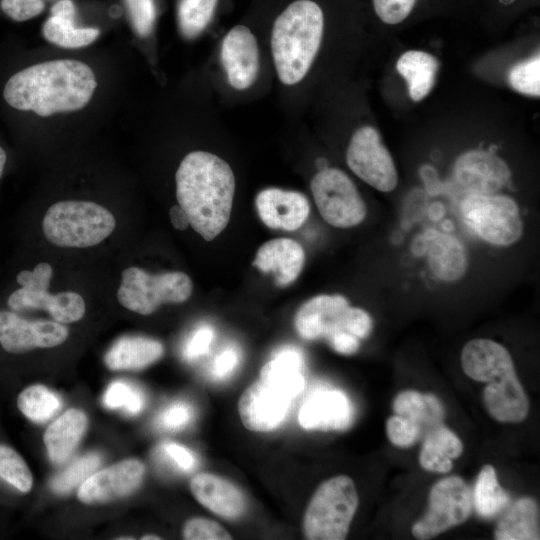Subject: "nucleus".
<instances>
[{
    "instance_id": "nucleus-11",
    "label": "nucleus",
    "mask_w": 540,
    "mask_h": 540,
    "mask_svg": "<svg viewBox=\"0 0 540 540\" xmlns=\"http://www.w3.org/2000/svg\"><path fill=\"white\" fill-rule=\"evenodd\" d=\"M310 187L317 209L328 224L350 228L364 220L366 205L353 181L343 171L321 169L312 178Z\"/></svg>"
},
{
    "instance_id": "nucleus-24",
    "label": "nucleus",
    "mask_w": 540,
    "mask_h": 540,
    "mask_svg": "<svg viewBox=\"0 0 540 540\" xmlns=\"http://www.w3.org/2000/svg\"><path fill=\"white\" fill-rule=\"evenodd\" d=\"M483 400L490 415L500 422H521L529 412L528 397L516 374L499 382H489L484 388Z\"/></svg>"
},
{
    "instance_id": "nucleus-15",
    "label": "nucleus",
    "mask_w": 540,
    "mask_h": 540,
    "mask_svg": "<svg viewBox=\"0 0 540 540\" xmlns=\"http://www.w3.org/2000/svg\"><path fill=\"white\" fill-rule=\"evenodd\" d=\"M456 182L469 194H496L511 178L507 163L499 156L471 150L458 157L454 165Z\"/></svg>"
},
{
    "instance_id": "nucleus-50",
    "label": "nucleus",
    "mask_w": 540,
    "mask_h": 540,
    "mask_svg": "<svg viewBox=\"0 0 540 540\" xmlns=\"http://www.w3.org/2000/svg\"><path fill=\"white\" fill-rule=\"evenodd\" d=\"M6 160H7L6 152H5L4 149L0 146V178L2 177V175H3V173H4V169H5V165H6Z\"/></svg>"
},
{
    "instance_id": "nucleus-21",
    "label": "nucleus",
    "mask_w": 540,
    "mask_h": 540,
    "mask_svg": "<svg viewBox=\"0 0 540 540\" xmlns=\"http://www.w3.org/2000/svg\"><path fill=\"white\" fill-rule=\"evenodd\" d=\"M304 262L305 252L297 241L290 238H275L259 247L253 266L263 273H272L275 284L285 287L298 278Z\"/></svg>"
},
{
    "instance_id": "nucleus-3",
    "label": "nucleus",
    "mask_w": 540,
    "mask_h": 540,
    "mask_svg": "<svg viewBox=\"0 0 540 540\" xmlns=\"http://www.w3.org/2000/svg\"><path fill=\"white\" fill-rule=\"evenodd\" d=\"M303 368L304 358L297 348L286 346L274 353L239 398V415L247 429L269 432L282 424L293 399L304 389Z\"/></svg>"
},
{
    "instance_id": "nucleus-4",
    "label": "nucleus",
    "mask_w": 540,
    "mask_h": 540,
    "mask_svg": "<svg viewBox=\"0 0 540 540\" xmlns=\"http://www.w3.org/2000/svg\"><path fill=\"white\" fill-rule=\"evenodd\" d=\"M323 29V11L312 0H296L276 18L271 50L283 84L294 85L305 77L320 48Z\"/></svg>"
},
{
    "instance_id": "nucleus-14",
    "label": "nucleus",
    "mask_w": 540,
    "mask_h": 540,
    "mask_svg": "<svg viewBox=\"0 0 540 540\" xmlns=\"http://www.w3.org/2000/svg\"><path fill=\"white\" fill-rule=\"evenodd\" d=\"M69 331L57 321H30L12 310H0V345L9 353L20 354L35 348L62 344Z\"/></svg>"
},
{
    "instance_id": "nucleus-6",
    "label": "nucleus",
    "mask_w": 540,
    "mask_h": 540,
    "mask_svg": "<svg viewBox=\"0 0 540 540\" xmlns=\"http://www.w3.org/2000/svg\"><path fill=\"white\" fill-rule=\"evenodd\" d=\"M358 506L351 478L339 475L324 481L313 494L303 517V534L309 540L345 539Z\"/></svg>"
},
{
    "instance_id": "nucleus-16",
    "label": "nucleus",
    "mask_w": 540,
    "mask_h": 540,
    "mask_svg": "<svg viewBox=\"0 0 540 540\" xmlns=\"http://www.w3.org/2000/svg\"><path fill=\"white\" fill-rule=\"evenodd\" d=\"M221 62L229 84L245 90L254 84L260 68L257 40L244 25L234 26L221 45Z\"/></svg>"
},
{
    "instance_id": "nucleus-39",
    "label": "nucleus",
    "mask_w": 540,
    "mask_h": 540,
    "mask_svg": "<svg viewBox=\"0 0 540 540\" xmlns=\"http://www.w3.org/2000/svg\"><path fill=\"white\" fill-rule=\"evenodd\" d=\"M125 3L134 31L141 37L148 36L156 19L154 0H125Z\"/></svg>"
},
{
    "instance_id": "nucleus-13",
    "label": "nucleus",
    "mask_w": 540,
    "mask_h": 540,
    "mask_svg": "<svg viewBox=\"0 0 540 540\" xmlns=\"http://www.w3.org/2000/svg\"><path fill=\"white\" fill-rule=\"evenodd\" d=\"M349 168L364 182L381 192H390L398 183L393 159L372 126L355 131L346 152Z\"/></svg>"
},
{
    "instance_id": "nucleus-43",
    "label": "nucleus",
    "mask_w": 540,
    "mask_h": 540,
    "mask_svg": "<svg viewBox=\"0 0 540 540\" xmlns=\"http://www.w3.org/2000/svg\"><path fill=\"white\" fill-rule=\"evenodd\" d=\"M2 11L12 20L23 22L30 20L43 11V0H1Z\"/></svg>"
},
{
    "instance_id": "nucleus-8",
    "label": "nucleus",
    "mask_w": 540,
    "mask_h": 540,
    "mask_svg": "<svg viewBox=\"0 0 540 540\" xmlns=\"http://www.w3.org/2000/svg\"><path fill=\"white\" fill-rule=\"evenodd\" d=\"M117 299L126 309L141 315L154 313L164 303H182L192 294L191 278L179 271L151 274L139 267L122 271Z\"/></svg>"
},
{
    "instance_id": "nucleus-29",
    "label": "nucleus",
    "mask_w": 540,
    "mask_h": 540,
    "mask_svg": "<svg viewBox=\"0 0 540 540\" xmlns=\"http://www.w3.org/2000/svg\"><path fill=\"white\" fill-rule=\"evenodd\" d=\"M463 452V445L454 432L443 424L430 430L424 437L419 455L421 467L430 472L447 473L452 460Z\"/></svg>"
},
{
    "instance_id": "nucleus-17",
    "label": "nucleus",
    "mask_w": 540,
    "mask_h": 540,
    "mask_svg": "<svg viewBox=\"0 0 540 540\" xmlns=\"http://www.w3.org/2000/svg\"><path fill=\"white\" fill-rule=\"evenodd\" d=\"M144 476V465L136 459H128L93 473L78 490L83 503H105L134 492Z\"/></svg>"
},
{
    "instance_id": "nucleus-9",
    "label": "nucleus",
    "mask_w": 540,
    "mask_h": 540,
    "mask_svg": "<svg viewBox=\"0 0 540 540\" xmlns=\"http://www.w3.org/2000/svg\"><path fill=\"white\" fill-rule=\"evenodd\" d=\"M53 269L47 262L38 263L32 270H22L16 275L19 287L7 298L10 310L40 309L47 311L59 323L79 321L85 314V301L76 292L51 294L48 288Z\"/></svg>"
},
{
    "instance_id": "nucleus-22",
    "label": "nucleus",
    "mask_w": 540,
    "mask_h": 540,
    "mask_svg": "<svg viewBox=\"0 0 540 540\" xmlns=\"http://www.w3.org/2000/svg\"><path fill=\"white\" fill-rule=\"evenodd\" d=\"M195 499L214 514L237 519L246 509L242 491L228 480L210 473L197 474L190 483Z\"/></svg>"
},
{
    "instance_id": "nucleus-38",
    "label": "nucleus",
    "mask_w": 540,
    "mask_h": 540,
    "mask_svg": "<svg viewBox=\"0 0 540 540\" xmlns=\"http://www.w3.org/2000/svg\"><path fill=\"white\" fill-rule=\"evenodd\" d=\"M511 87L519 93L539 97L540 56L539 54L516 64L508 76Z\"/></svg>"
},
{
    "instance_id": "nucleus-7",
    "label": "nucleus",
    "mask_w": 540,
    "mask_h": 540,
    "mask_svg": "<svg viewBox=\"0 0 540 540\" xmlns=\"http://www.w3.org/2000/svg\"><path fill=\"white\" fill-rule=\"evenodd\" d=\"M297 333L305 340L325 338L340 333L365 338L372 329V319L363 309L351 307L341 295H318L306 301L294 318Z\"/></svg>"
},
{
    "instance_id": "nucleus-5",
    "label": "nucleus",
    "mask_w": 540,
    "mask_h": 540,
    "mask_svg": "<svg viewBox=\"0 0 540 540\" xmlns=\"http://www.w3.org/2000/svg\"><path fill=\"white\" fill-rule=\"evenodd\" d=\"M115 226L116 220L108 209L83 200H65L52 204L42 221L46 239L67 248L95 246L109 237Z\"/></svg>"
},
{
    "instance_id": "nucleus-42",
    "label": "nucleus",
    "mask_w": 540,
    "mask_h": 540,
    "mask_svg": "<svg viewBox=\"0 0 540 540\" xmlns=\"http://www.w3.org/2000/svg\"><path fill=\"white\" fill-rule=\"evenodd\" d=\"M386 433L392 444L402 448L410 447L423 438L418 428L398 415L387 419Z\"/></svg>"
},
{
    "instance_id": "nucleus-18",
    "label": "nucleus",
    "mask_w": 540,
    "mask_h": 540,
    "mask_svg": "<svg viewBox=\"0 0 540 540\" xmlns=\"http://www.w3.org/2000/svg\"><path fill=\"white\" fill-rule=\"evenodd\" d=\"M255 207L267 227L283 231L299 229L310 213V204L304 194L273 187L256 195Z\"/></svg>"
},
{
    "instance_id": "nucleus-27",
    "label": "nucleus",
    "mask_w": 540,
    "mask_h": 540,
    "mask_svg": "<svg viewBox=\"0 0 540 540\" xmlns=\"http://www.w3.org/2000/svg\"><path fill=\"white\" fill-rule=\"evenodd\" d=\"M392 408L398 415L418 428L423 436L443 424L444 408L439 399L430 393L405 390L396 395Z\"/></svg>"
},
{
    "instance_id": "nucleus-35",
    "label": "nucleus",
    "mask_w": 540,
    "mask_h": 540,
    "mask_svg": "<svg viewBox=\"0 0 540 540\" xmlns=\"http://www.w3.org/2000/svg\"><path fill=\"white\" fill-rule=\"evenodd\" d=\"M101 461V455L94 452L78 458L65 470L51 479V489L57 494L71 492L97 470Z\"/></svg>"
},
{
    "instance_id": "nucleus-26",
    "label": "nucleus",
    "mask_w": 540,
    "mask_h": 540,
    "mask_svg": "<svg viewBox=\"0 0 540 540\" xmlns=\"http://www.w3.org/2000/svg\"><path fill=\"white\" fill-rule=\"evenodd\" d=\"M163 352V345L155 339L126 336L110 347L105 363L111 370H139L156 362Z\"/></svg>"
},
{
    "instance_id": "nucleus-31",
    "label": "nucleus",
    "mask_w": 540,
    "mask_h": 540,
    "mask_svg": "<svg viewBox=\"0 0 540 540\" xmlns=\"http://www.w3.org/2000/svg\"><path fill=\"white\" fill-rule=\"evenodd\" d=\"M494 537L497 540H538L539 508L531 497L518 499L499 520Z\"/></svg>"
},
{
    "instance_id": "nucleus-23",
    "label": "nucleus",
    "mask_w": 540,
    "mask_h": 540,
    "mask_svg": "<svg viewBox=\"0 0 540 540\" xmlns=\"http://www.w3.org/2000/svg\"><path fill=\"white\" fill-rule=\"evenodd\" d=\"M75 6L72 0H59L51 8V15L42 27L43 37L61 48L76 49L92 44L99 36L96 28L74 24Z\"/></svg>"
},
{
    "instance_id": "nucleus-19",
    "label": "nucleus",
    "mask_w": 540,
    "mask_h": 540,
    "mask_svg": "<svg viewBox=\"0 0 540 540\" xmlns=\"http://www.w3.org/2000/svg\"><path fill=\"white\" fill-rule=\"evenodd\" d=\"M354 410L347 395L338 389L315 391L299 411L298 421L306 430H346Z\"/></svg>"
},
{
    "instance_id": "nucleus-40",
    "label": "nucleus",
    "mask_w": 540,
    "mask_h": 540,
    "mask_svg": "<svg viewBox=\"0 0 540 540\" xmlns=\"http://www.w3.org/2000/svg\"><path fill=\"white\" fill-rule=\"evenodd\" d=\"M187 540H229L231 535L217 522L205 518H192L183 528Z\"/></svg>"
},
{
    "instance_id": "nucleus-44",
    "label": "nucleus",
    "mask_w": 540,
    "mask_h": 540,
    "mask_svg": "<svg viewBox=\"0 0 540 540\" xmlns=\"http://www.w3.org/2000/svg\"><path fill=\"white\" fill-rule=\"evenodd\" d=\"M193 417L191 406L185 402H175L158 417V425L166 430H178L186 426Z\"/></svg>"
},
{
    "instance_id": "nucleus-28",
    "label": "nucleus",
    "mask_w": 540,
    "mask_h": 540,
    "mask_svg": "<svg viewBox=\"0 0 540 540\" xmlns=\"http://www.w3.org/2000/svg\"><path fill=\"white\" fill-rule=\"evenodd\" d=\"M428 265L445 282H454L466 272L468 261L464 246L455 237L436 234L427 246Z\"/></svg>"
},
{
    "instance_id": "nucleus-30",
    "label": "nucleus",
    "mask_w": 540,
    "mask_h": 540,
    "mask_svg": "<svg viewBox=\"0 0 540 540\" xmlns=\"http://www.w3.org/2000/svg\"><path fill=\"white\" fill-rule=\"evenodd\" d=\"M396 68L407 82L409 96L418 102L431 92L439 70V61L427 52L410 50L399 57Z\"/></svg>"
},
{
    "instance_id": "nucleus-51",
    "label": "nucleus",
    "mask_w": 540,
    "mask_h": 540,
    "mask_svg": "<svg viewBox=\"0 0 540 540\" xmlns=\"http://www.w3.org/2000/svg\"><path fill=\"white\" fill-rule=\"evenodd\" d=\"M141 539H143V540H152V539L158 540V539H160V537L155 536V535H146V536H143Z\"/></svg>"
},
{
    "instance_id": "nucleus-37",
    "label": "nucleus",
    "mask_w": 540,
    "mask_h": 540,
    "mask_svg": "<svg viewBox=\"0 0 540 540\" xmlns=\"http://www.w3.org/2000/svg\"><path fill=\"white\" fill-rule=\"evenodd\" d=\"M102 401L109 409H121L128 415H137L144 408L145 396L131 383L114 381L106 389Z\"/></svg>"
},
{
    "instance_id": "nucleus-48",
    "label": "nucleus",
    "mask_w": 540,
    "mask_h": 540,
    "mask_svg": "<svg viewBox=\"0 0 540 540\" xmlns=\"http://www.w3.org/2000/svg\"><path fill=\"white\" fill-rule=\"evenodd\" d=\"M328 343L336 352L345 355L353 354L359 349V338L347 332L331 337Z\"/></svg>"
},
{
    "instance_id": "nucleus-34",
    "label": "nucleus",
    "mask_w": 540,
    "mask_h": 540,
    "mask_svg": "<svg viewBox=\"0 0 540 540\" xmlns=\"http://www.w3.org/2000/svg\"><path fill=\"white\" fill-rule=\"evenodd\" d=\"M217 0H182L178 8V22L187 39L197 37L209 24Z\"/></svg>"
},
{
    "instance_id": "nucleus-1",
    "label": "nucleus",
    "mask_w": 540,
    "mask_h": 540,
    "mask_svg": "<svg viewBox=\"0 0 540 540\" xmlns=\"http://www.w3.org/2000/svg\"><path fill=\"white\" fill-rule=\"evenodd\" d=\"M96 88L91 67L74 59H58L13 74L4 86L3 97L14 109L48 117L83 109Z\"/></svg>"
},
{
    "instance_id": "nucleus-10",
    "label": "nucleus",
    "mask_w": 540,
    "mask_h": 540,
    "mask_svg": "<svg viewBox=\"0 0 540 540\" xmlns=\"http://www.w3.org/2000/svg\"><path fill=\"white\" fill-rule=\"evenodd\" d=\"M464 223L484 241L506 246L518 241L523 224L517 203L500 194H469L461 204Z\"/></svg>"
},
{
    "instance_id": "nucleus-36",
    "label": "nucleus",
    "mask_w": 540,
    "mask_h": 540,
    "mask_svg": "<svg viewBox=\"0 0 540 540\" xmlns=\"http://www.w3.org/2000/svg\"><path fill=\"white\" fill-rule=\"evenodd\" d=\"M0 478L22 493L33 485V477L23 458L11 447L0 444Z\"/></svg>"
},
{
    "instance_id": "nucleus-12",
    "label": "nucleus",
    "mask_w": 540,
    "mask_h": 540,
    "mask_svg": "<svg viewBox=\"0 0 540 540\" xmlns=\"http://www.w3.org/2000/svg\"><path fill=\"white\" fill-rule=\"evenodd\" d=\"M472 493L459 476L439 480L431 488L424 516L412 527L415 538L431 539L465 522L472 512Z\"/></svg>"
},
{
    "instance_id": "nucleus-32",
    "label": "nucleus",
    "mask_w": 540,
    "mask_h": 540,
    "mask_svg": "<svg viewBox=\"0 0 540 540\" xmlns=\"http://www.w3.org/2000/svg\"><path fill=\"white\" fill-rule=\"evenodd\" d=\"M510 497L500 486L496 471L490 464L480 470L472 496V502L479 516L492 518L509 504Z\"/></svg>"
},
{
    "instance_id": "nucleus-49",
    "label": "nucleus",
    "mask_w": 540,
    "mask_h": 540,
    "mask_svg": "<svg viewBox=\"0 0 540 540\" xmlns=\"http://www.w3.org/2000/svg\"><path fill=\"white\" fill-rule=\"evenodd\" d=\"M169 218L172 226L177 230L184 231L190 225L188 215L179 205H174L170 208Z\"/></svg>"
},
{
    "instance_id": "nucleus-45",
    "label": "nucleus",
    "mask_w": 540,
    "mask_h": 540,
    "mask_svg": "<svg viewBox=\"0 0 540 540\" xmlns=\"http://www.w3.org/2000/svg\"><path fill=\"white\" fill-rule=\"evenodd\" d=\"M214 339V330L208 325L197 328L183 347V356L192 361L205 354Z\"/></svg>"
},
{
    "instance_id": "nucleus-2",
    "label": "nucleus",
    "mask_w": 540,
    "mask_h": 540,
    "mask_svg": "<svg viewBox=\"0 0 540 540\" xmlns=\"http://www.w3.org/2000/svg\"><path fill=\"white\" fill-rule=\"evenodd\" d=\"M178 205L190 226L206 241L228 225L236 180L230 165L206 151L188 153L175 174Z\"/></svg>"
},
{
    "instance_id": "nucleus-33",
    "label": "nucleus",
    "mask_w": 540,
    "mask_h": 540,
    "mask_svg": "<svg viewBox=\"0 0 540 540\" xmlns=\"http://www.w3.org/2000/svg\"><path fill=\"white\" fill-rule=\"evenodd\" d=\"M17 405L28 419L35 423H44L61 409L62 402L58 395L47 387L35 384L19 394Z\"/></svg>"
},
{
    "instance_id": "nucleus-41",
    "label": "nucleus",
    "mask_w": 540,
    "mask_h": 540,
    "mask_svg": "<svg viewBox=\"0 0 540 540\" xmlns=\"http://www.w3.org/2000/svg\"><path fill=\"white\" fill-rule=\"evenodd\" d=\"M417 0H372L378 18L388 25L403 22L413 11Z\"/></svg>"
},
{
    "instance_id": "nucleus-20",
    "label": "nucleus",
    "mask_w": 540,
    "mask_h": 540,
    "mask_svg": "<svg viewBox=\"0 0 540 540\" xmlns=\"http://www.w3.org/2000/svg\"><path fill=\"white\" fill-rule=\"evenodd\" d=\"M461 365L467 376L479 382H499L516 374L509 352L490 339H473L463 348Z\"/></svg>"
},
{
    "instance_id": "nucleus-47",
    "label": "nucleus",
    "mask_w": 540,
    "mask_h": 540,
    "mask_svg": "<svg viewBox=\"0 0 540 540\" xmlns=\"http://www.w3.org/2000/svg\"><path fill=\"white\" fill-rule=\"evenodd\" d=\"M162 451L167 457L183 471H189L195 466L194 455L185 447L176 443H165L162 445Z\"/></svg>"
},
{
    "instance_id": "nucleus-25",
    "label": "nucleus",
    "mask_w": 540,
    "mask_h": 540,
    "mask_svg": "<svg viewBox=\"0 0 540 540\" xmlns=\"http://www.w3.org/2000/svg\"><path fill=\"white\" fill-rule=\"evenodd\" d=\"M87 428V417L78 409H69L57 418L44 434V443L54 464L64 463L73 453Z\"/></svg>"
},
{
    "instance_id": "nucleus-46",
    "label": "nucleus",
    "mask_w": 540,
    "mask_h": 540,
    "mask_svg": "<svg viewBox=\"0 0 540 540\" xmlns=\"http://www.w3.org/2000/svg\"><path fill=\"white\" fill-rule=\"evenodd\" d=\"M239 361V351L235 347L229 346L215 357L211 367V375L218 380L225 379L237 368Z\"/></svg>"
}]
</instances>
